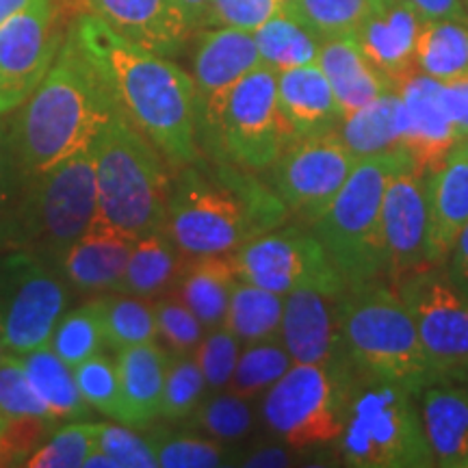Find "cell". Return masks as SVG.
Here are the masks:
<instances>
[{
  "instance_id": "8fae6325",
  "label": "cell",
  "mask_w": 468,
  "mask_h": 468,
  "mask_svg": "<svg viewBox=\"0 0 468 468\" xmlns=\"http://www.w3.org/2000/svg\"><path fill=\"white\" fill-rule=\"evenodd\" d=\"M68 280L33 251L0 250V341L25 356L48 345L68 308Z\"/></svg>"
},
{
  "instance_id": "2e32d148",
  "label": "cell",
  "mask_w": 468,
  "mask_h": 468,
  "mask_svg": "<svg viewBox=\"0 0 468 468\" xmlns=\"http://www.w3.org/2000/svg\"><path fill=\"white\" fill-rule=\"evenodd\" d=\"M430 232V174L414 167L401 169L390 178L382 202V237L386 280H397L427 267Z\"/></svg>"
},
{
  "instance_id": "ac0fdd59",
  "label": "cell",
  "mask_w": 468,
  "mask_h": 468,
  "mask_svg": "<svg viewBox=\"0 0 468 468\" xmlns=\"http://www.w3.org/2000/svg\"><path fill=\"white\" fill-rule=\"evenodd\" d=\"M262 66L254 33L237 28H202L193 44V83L200 124L218 111L226 93L245 74Z\"/></svg>"
},
{
  "instance_id": "1f68e13d",
  "label": "cell",
  "mask_w": 468,
  "mask_h": 468,
  "mask_svg": "<svg viewBox=\"0 0 468 468\" xmlns=\"http://www.w3.org/2000/svg\"><path fill=\"white\" fill-rule=\"evenodd\" d=\"M414 61L419 72L441 83L468 74V20L423 22Z\"/></svg>"
},
{
  "instance_id": "03108f58",
  "label": "cell",
  "mask_w": 468,
  "mask_h": 468,
  "mask_svg": "<svg viewBox=\"0 0 468 468\" xmlns=\"http://www.w3.org/2000/svg\"><path fill=\"white\" fill-rule=\"evenodd\" d=\"M464 5H466V11H468V0H464Z\"/></svg>"
},
{
  "instance_id": "484cf974",
  "label": "cell",
  "mask_w": 468,
  "mask_h": 468,
  "mask_svg": "<svg viewBox=\"0 0 468 468\" xmlns=\"http://www.w3.org/2000/svg\"><path fill=\"white\" fill-rule=\"evenodd\" d=\"M317 66L325 74L343 117L393 90L390 80L365 57L354 33L324 39Z\"/></svg>"
},
{
  "instance_id": "44dd1931",
  "label": "cell",
  "mask_w": 468,
  "mask_h": 468,
  "mask_svg": "<svg viewBox=\"0 0 468 468\" xmlns=\"http://www.w3.org/2000/svg\"><path fill=\"white\" fill-rule=\"evenodd\" d=\"M423 20L399 0H379L376 9L356 28L354 37L378 72L393 90L406 76L417 72V39Z\"/></svg>"
},
{
  "instance_id": "d4e9b609",
  "label": "cell",
  "mask_w": 468,
  "mask_h": 468,
  "mask_svg": "<svg viewBox=\"0 0 468 468\" xmlns=\"http://www.w3.org/2000/svg\"><path fill=\"white\" fill-rule=\"evenodd\" d=\"M133 243L131 237L96 215L83 237L63 256L58 271L79 291H113L124 273Z\"/></svg>"
},
{
  "instance_id": "7dc6e473",
  "label": "cell",
  "mask_w": 468,
  "mask_h": 468,
  "mask_svg": "<svg viewBox=\"0 0 468 468\" xmlns=\"http://www.w3.org/2000/svg\"><path fill=\"white\" fill-rule=\"evenodd\" d=\"M154 317L159 325V336L172 347L174 356L196 354L197 345L204 338V325L191 313V308L178 295L159 297L154 303Z\"/></svg>"
},
{
  "instance_id": "bcb514c9",
  "label": "cell",
  "mask_w": 468,
  "mask_h": 468,
  "mask_svg": "<svg viewBox=\"0 0 468 468\" xmlns=\"http://www.w3.org/2000/svg\"><path fill=\"white\" fill-rule=\"evenodd\" d=\"M156 462L165 468H215L226 466L228 452L221 444L196 436H154L150 438Z\"/></svg>"
},
{
  "instance_id": "e7e4bbea",
  "label": "cell",
  "mask_w": 468,
  "mask_h": 468,
  "mask_svg": "<svg viewBox=\"0 0 468 468\" xmlns=\"http://www.w3.org/2000/svg\"><path fill=\"white\" fill-rule=\"evenodd\" d=\"M280 3H282V5H284V3H289V0H280Z\"/></svg>"
},
{
  "instance_id": "f546056e",
  "label": "cell",
  "mask_w": 468,
  "mask_h": 468,
  "mask_svg": "<svg viewBox=\"0 0 468 468\" xmlns=\"http://www.w3.org/2000/svg\"><path fill=\"white\" fill-rule=\"evenodd\" d=\"M185 256L186 254L176 245L167 228L145 234L133 243L124 273L113 291L137 297L161 295L163 291L176 284L186 262Z\"/></svg>"
},
{
  "instance_id": "9c48e42d",
  "label": "cell",
  "mask_w": 468,
  "mask_h": 468,
  "mask_svg": "<svg viewBox=\"0 0 468 468\" xmlns=\"http://www.w3.org/2000/svg\"><path fill=\"white\" fill-rule=\"evenodd\" d=\"M292 142L278 104V72L262 63L245 74L200 124L202 152L250 172H267Z\"/></svg>"
},
{
  "instance_id": "8d00e7d4",
  "label": "cell",
  "mask_w": 468,
  "mask_h": 468,
  "mask_svg": "<svg viewBox=\"0 0 468 468\" xmlns=\"http://www.w3.org/2000/svg\"><path fill=\"white\" fill-rule=\"evenodd\" d=\"M378 5L379 0H289L282 9L321 39H330L356 33Z\"/></svg>"
},
{
  "instance_id": "d6986e66",
  "label": "cell",
  "mask_w": 468,
  "mask_h": 468,
  "mask_svg": "<svg viewBox=\"0 0 468 468\" xmlns=\"http://www.w3.org/2000/svg\"><path fill=\"white\" fill-rule=\"evenodd\" d=\"M336 297L313 289L286 292L280 338L289 349L292 362L338 365L349 360L343 343Z\"/></svg>"
},
{
  "instance_id": "cb8c5ba5",
  "label": "cell",
  "mask_w": 468,
  "mask_h": 468,
  "mask_svg": "<svg viewBox=\"0 0 468 468\" xmlns=\"http://www.w3.org/2000/svg\"><path fill=\"white\" fill-rule=\"evenodd\" d=\"M419 414L436 466H464L468 460V388L434 379L419 393Z\"/></svg>"
},
{
  "instance_id": "83f0119b",
  "label": "cell",
  "mask_w": 468,
  "mask_h": 468,
  "mask_svg": "<svg viewBox=\"0 0 468 468\" xmlns=\"http://www.w3.org/2000/svg\"><path fill=\"white\" fill-rule=\"evenodd\" d=\"M237 280L230 254L189 256L176 280V291L204 330H213L224 325Z\"/></svg>"
},
{
  "instance_id": "4dcf8cb0",
  "label": "cell",
  "mask_w": 468,
  "mask_h": 468,
  "mask_svg": "<svg viewBox=\"0 0 468 468\" xmlns=\"http://www.w3.org/2000/svg\"><path fill=\"white\" fill-rule=\"evenodd\" d=\"M35 393L42 397L52 419L74 420L87 417V401L80 395L72 367L66 365L48 345L22 356Z\"/></svg>"
},
{
  "instance_id": "836d02e7",
  "label": "cell",
  "mask_w": 468,
  "mask_h": 468,
  "mask_svg": "<svg viewBox=\"0 0 468 468\" xmlns=\"http://www.w3.org/2000/svg\"><path fill=\"white\" fill-rule=\"evenodd\" d=\"M254 39L262 63L276 72L317 63L321 44H324L319 35H314L284 9L269 17L259 31H254Z\"/></svg>"
},
{
  "instance_id": "b9f144b4",
  "label": "cell",
  "mask_w": 468,
  "mask_h": 468,
  "mask_svg": "<svg viewBox=\"0 0 468 468\" xmlns=\"http://www.w3.org/2000/svg\"><path fill=\"white\" fill-rule=\"evenodd\" d=\"M27 178L11 148L9 128L0 117V250L16 248Z\"/></svg>"
},
{
  "instance_id": "9f6ffc18",
  "label": "cell",
  "mask_w": 468,
  "mask_h": 468,
  "mask_svg": "<svg viewBox=\"0 0 468 468\" xmlns=\"http://www.w3.org/2000/svg\"><path fill=\"white\" fill-rule=\"evenodd\" d=\"M22 458L17 455L14 444L9 442V419L0 414V466L22 464Z\"/></svg>"
},
{
  "instance_id": "f907efd6",
  "label": "cell",
  "mask_w": 468,
  "mask_h": 468,
  "mask_svg": "<svg viewBox=\"0 0 468 468\" xmlns=\"http://www.w3.org/2000/svg\"><path fill=\"white\" fill-rule=\"evenodd\" d=\"M442 101L458 139L468 137V74L442 83Z\"/></svg>"
},
{
  "instance_id": "ba28073f",
  "label": "cell",
  "mask_w": 468,
  "mask_h": 468,
  "mask_svg": "<svg viewBox=\"0 0 468 468\" xmlns=\"http://www.w3.org/2000/svg\"><path fill=\"white\" fill-rule=\"evenodd\" d=\"M96 215V165L90 148L42 174L28 176L16 248L33 251L58 269Z\"/></svg>"
},
{
  "instance_id": "91938a15",
  "label": "cell",
  "mask_w": 468,
  "mask_h": 468,
  "mask_svg": "<svg viewBox=\"0 0 468 468\" xmlns=\"http://www.w3.org/2000/svg\"><path fill=\"white\" fill-rule=\"evenodd\" d=\"M76 3H79V0H58V5H61L63 11H66L69 17L76 16Z\"/></svg>"
},
{
  "instance_id": "816d5d0a",
  "label": "cell",
  "mask_w": 468,
  "mask_h": 468,
  "mask_svg": "<svg viewBox=\"0 0 468 468\" xmlns=\"http://www.w3.org/2000/svg\"><path fill=\"white\" fill-rule=\"evenodd\" d=\"M423 22L431 20H468L464 0H399Z\"/></svg>"
},
{
  "instance_id": "d590c367",
  "label": "cell",
  "mask_w": 468,
  "mask_h": 468,
  "mask_svg": "<svg viewBox=\"0 0 468 468\" xmlns=\"http://www.w3.org/2000/svg\"><path fill=\"white\" fill-rule=\"evenodd\" d=\"M292 365L295 362H292L280 335L250 343L239 356L228 390L245 397V399H254V397L267 393Z\"/></svg>"
},
{
  "instance_id": "7a4b0ae2",
  "label": "cell",
  "mask_w": 468,
  "mask_h": 468,
  "mask_svg": "<svg viewBox=\"0 0 468 468\" xmlns=\"http://www.w3.org/2000/svg\"><path fill=\"white\" fill-rule=\"evenodd\" d=\"M289 215L256 172L202 154L176 169L167 232L186 256L234 254L251 239L284 226Z\"/></svg>"
},
{
  "instance_id": "11a10c76",
  "label": "cell",
  "mask_w": 468,
  "mask_h": 468,
  "mask_svg": "<svg viewBox=\"0 0 468 468\" xmlns=\"http://www.w3.org/2000/svg\"><path fill=\"white\" fill-rule=\"evenodd\" d=\"M245 466H289L291 455L280 447H265L251 453L248 460L243 462Z\"/></svg>"
},
{
  "instance_id": "ab89813d",
  "label": "cell",
  "mask_w": 468,
  "mask_h": 468,
  "mask_svg": "<svg viewBox=\"0 0 468 468\" xmlns=\"http://www.w3.org/2000/svg\"><path fill=\"white\" fill-rule=\"evenodd\" d=\"M196 427L219 442H237L254 430V414H251L250 399L228 393H213L202 399L193 412Z\"/></svg>"
},
{
  "instance_id": "7402d4cb",
  "label": "cell",
  "mask_w": 468,
  "mask_h": 468,
  "mask_svg": "<svg viewBox=\"0 0 468 468\" xmlns=\"http://www.w3.org/2000/svg\"><path fill=\"white\" fill-rule=\"evenodd\" d=\"M278 104L292 142L335 133L343 122V111L317 63L280 69Z\"/></svg>"
},
{
  "instance_id": "e0dca14e",
  "label": "cell",
  "mask_w": 468,
  "mask_h": 468,
  "mask_svg": "<svg viewBox=\"0 0 468 468\" xmlns=\"http://www.w3.org/2000/svg\"><path fill=\"white\" fill-rule=\"evenodd\" d=\"M406 109L401 148L419 174H434L460 144L442 101V83L423 72H412L395 87Z\"/></svg>"
},
{
  "instance_id": "52a82bcc",
  "label": "cell",
  "mask_w": 468,
  "mask_h": 468,
  "mask_svg": "<svg viewBox=\"0 0 468 468\" xmlns=\"http://www.w3.org/2000/svg\"><path fill=\"white\" fill-rule=\"evenodd\" d=\"M417 395L384 379L358 378L336 441L343 464L356 468H425L434 455L425 441Z\"/></svg>"
},
{
  "instance_id": "6f0895ef",
  "label": "cell",
  "mask_w": 468,
  "mask_h": 468,
  "mask_svg": "<svg viewBox=\"0 0 468 468\" xmlns=\"http://www.w3.org/2000/svg\"><path fill=\"white\" fill-rule=\"evenodd\" d=\"M27 3L28 0H0V27H3L11 16L25 7Z\"/></svg>"
},
{
  "instance_id": "d6a6232c",
  "label": "cell",
  "mask_w": 468,
  "mask_h": 468,
  "mask_svg": "<svg viewBox=\"0 0 468 468\" xmlns=\"http://www.w3.org/2000/svg\"><path fill=\"white\" fill-rule=\"evenodd\" d=\"M284 314V295L267 291L245 280H237L224 325L243 345L280 335Z\"/></svg>"
},
{
  "instance_id": "681fc988",
  "label": "cell",
  "mask_w": 468,
  "mask_h": 468,
  "mask_svg": "<svg viewBox=\"0 0 468 468\" xmlns=\"http://www.w3.org/2000/svg\"><path fill=\"white\" fill-rule=\"evenodd\" d=\"M98 449H102L104 453L117 460L120 468L159 466L150 438L139 436L137 431L122 425L98 423Z\"/></svg>"
},
{
  "instance_id": "603a6c76",
  "label": "cell",
  "mask_w": 468,
  "mask_h": 468,
  "mask_svg": "<svg viewBox=\"0 0 468 468\" xmlns=\"http://www.w3.org/2000/svg\"><path fill=\"white\" fill-rule=\"evenodd\" d=\"M468 226V154L455 145L447 161L430 174V232L427 262L444 267L455 241Z\"/></svg>"
},
{
  "instance_id": "30bf717a",
  "label": "cell",
  "mask_w": 468,
  "mask_h": 468,
  "mask_svg": "<svg viewBox=\"0 0 468 468\" xmlns=\"http://www.w3.org/2000/svg\"><path fill=\"white\" fill-rule=\"evenodd\" d=\"M360 373L349 360L338 365L295 362L262 401V420L292 449L336 444Z\"/></svg>"
},
{
  "instance_id": "4fadbf2b",
  "label": "cell",
  "mask_w": 468,
  "mask_h": 468,
  "mask_svg": "<svg viewBox=\"0 0 468 468\" xmlns=\"http://www.w3.org/2000/svg\"><path fill=\"white\" fill-rule=\"evenodd\" d=\"M69 20L58 0H28L0 27V117L37 90L66 42Z\"/></svg>"
},
{
  "instance_id": "5b68a950",
  "label": "cell",
  "mask_w": 468,
  "mask_h": 468,
  "mask_svg": "<svg viewBox=\"0 0 468 468\" xmlns=\"http://www.w3.org/2000/svg\"><path fill=\"white\" fill-rule=\"evenodd\" d=\"M91 152L98 215L133 241L165 230L172 167L154 144L117 111L98 133Z\"/></svg>"
},
{
  "instance_id": "e575fe53",
  "label": "cell",
  "mask_w": 468,
  "mask_h": 468,
  "mask_svg": "<svg viewBox=\"0 0 468 468\" xmlns=\"http://www.w3.org/2000/svg\"><path fill=\"white\" fill-rule=\"evenodd\" d=\"M102 321L104 345L113 351H122L134 345L156 341L159 325H156L154 308L148 306L137 295H109L93 300Z\"/></svg>"
},
{
  "instance_id": "f1b7e54d",
  "label": "cell",
  "mask_w": 468,
  "mask_h": 468,
  "mask_svg": "<svg viewBox=\"0 0 468 468\" xmlns=\"http://www.w3.org/2000/svg\"><path fill=\"white\" fill-rule=\"evenodd\" d=\"M338 134L358 161L401 148L406 134V109L401 96L390 90L367 107L345 115Z\"/></svg>"
},
{
  "instance_id": "f35d334b",
  "label": "cell",
  "mask_w": 468,
  "mask_h": 468,
  "mask_svg": "<svg viewBox=\"0 0 468 468\" xmlns=\"http://www.w3.org/2000/svg\"><path fill=\"white\" fill-rule=\"evenodd\" d=\"M72 371L76 386H79L87 406L128 425V408L124 393H122L120 371H117L115 360H111L109 356L93 354L91 358L72 367Z\"/></svg>"
},
{
  "instance_id": "be15d7a7",
  "label": "cell",
  "mask_w": 468,
  "mask_h": 468,
  "mask_svg": "<svg viewBox=\"0 0 468 468\" xmlns=\"http://www.w3.org/2000/svg\"><path fill=\"white\" fill-rule=\"evenodd\" d=\"M462 468H468V460H466V462H464V466H462Z\"/></svg>"
},
{
  "instance_id": "6125c7cd",
  "label": "cell",
  "mask_w": 468,
  "mask_h": 468,
  "mask_svg": "<svg viewBox=\"0 0 468 468\" xmlns=\"http://www.w3.org/2000/svg\"><path fill=\"white\" fill-rule=\"evenodd\" d=\"M7 354V349H5V345H3V341H0V360H3V356Z\"/></svg>"
},
{
  "instance_id": "5bb4252c",
  "label": "cell",
  "mask_w": 468,
  "mask_h": 468,
  "mask_svg": "<svg viewBox=\"0 0 468 468\" xmlns=\"http://www.w3.org/2000/svg\"><path fill=\"white\" fill-rule=\"evenodd\" d=\"M412 314L436 379L452 378L468 362V295L444 267H420L393 282Z\"/></svg>"
},
{
  "instance_id": "7bdbcfd3",
  "label": "cell",
  "mask_w": 468,
  "mask_h": 468,
  "mask_svg": "<svg viewBox=\"0 0 468 468\" xmlns=\"http://www.w3.org/2000/svg\"><path fill=\"white\" fill-rule=\"evenodd\" d=\"M0 414L5 419H46L57 423L42 397L35 393L22 356L5 354L0 360Z\"/></svg>"
},
{
  "instance_id": "9a60e30c",
  "label": "cell",
  "mask_w": 468,
  "mask_h": 468,
  "mask_svg": "<svg viewBox=\"0 0 468 468\" xmlns=\"http://www.w3.org/2000/svg\"><path fill=\"white\" fill-rule=\"evenodd\" d=\"M358 159L351 154L338 131L297 139L286 145L276 163L267 169L269 185L289 213L313 226L343 189Z\"/></svg>"
},
{
  "instance_id": "c3c4849f",
  "label": "cell",
  "mask_w": 468,
  "mask_h": 468,
  "mask_svg": "<svg viewBox=\"0 0 468 468\" xmlns=\"http://www.w3.org/2000/svg\"><path fill=\"white\" fill-rule=\"evenodd\" d=\"M280 11V0H213L204 16L202 28H237L254 33Z\"/></svg>"
},
{
  "instance_id": "f6af8a7d",
  "label": "cell",
  "mask_w": 468,
  "mask_h": 468,
  "mask_svg": "<svg viewBox=\"0 0 468 468\" xmlns=\"http://www.w3.org/2000/svg\"><path fill=\"white\" fill-rule=\"evenodd\" d=\"M241 341L228 330L226 325L213 327L202 338L196 349V360L202 368L207 388L213 393L228 388L234 368H237L239 356H241Z\"/></svg>"
},
{
  "instance_id": "ee69618b",
  "label": "cell",
  "mask_w": 468,
  "mask_h": 468,
  "mask_svg": "<svg viewBox=\"0 0 468 468\" xmlns=\"http://www.w3.org/2000/svg\"><path fill=\"white\" fill-rule=\"evenodd\" d=\"M98 447V423L68 425L52 434L46 444L28 455L25 466L31 468H76L83 466Z\"/></svg>"
},
{
  "instance_id": "74e56055",
  "label": "cell",
  "mask_w": 468,
  "mask_h": 468,
  "mask_svg": "<svg viewBox=\"0 0 468 468\" xmlns=\"http://www.w3.org/2000/svg\"><path fill=\"white\" fill-rule=\"evenodd\" d=\"M102 345V321L93 302L63 314L48 341V347L69 367L91 358L93 354H101Z\"/></svg>"
},
{
  "instance_id": "6da1fadb",
  "label": "cell",
  "mask_w": 468,
  "mask_h": 468,
  "mask_svg": "<svg viewBox=\"0 0 468 468\" xmlns=\"http://www.w3.org/2000/svg\"><path fill=\"white\" fill-rule=\"evenodd\" d=\"M69 35L96 63L117 107L154 144L172 169L204 154L193 76L156 52L126 42L93 14H79Z\"/></svg>"
},
{
  "instance_id": "3957f363",
  "label": "cell",
  "mask_w": 468,
  "mask_h": 468,
  "mask_svg": "<svg viewBox=\"0 0 468 468\" xmlns=\"http://www.w3.org/2000/svg\"><path fill=\"white\" fill-rule=\"evenodd\" d=\"M117 111L101 69L68 28L48 74L7 124L17 165L35 176L87 152Z\"/></svg>"
},
{
  "instance_id": "db71d44e",
  "label": "cell",
  "mask_w": 468,
  "mask_h": 468,
  "mask_svg": "<svg viewBox=\"0 0 468 468\" xmlns=\"http://www.w3.org/2000/svg\"><path fill=\"white\" fill-rule=\"evenodd\" d=\"M210 3H213V0H174L176 9L180 11V16H183L185 25L189 27L191 33L200 31L202 28L204 16H207Z\"/></svg>"
},
{
  "instance_id": "ffe728a7",
  "label": "cell",
  "mask_w": 468,
  "mask_h": 468,
  "mask_svg": "<svg viewBox=\"0 0 468 468\" xmlns=\"http://www.w3.org/2000/svg\"><path fill=\"white\" fill-rule=\"evenodd\" d=\"M93 14L139 48L172 57L189 39V27L174 0H79L76 16Z\"/></svg>"
},
{
  "instance_id": "277c9868",
  "label": "cell",
  "mask_w": 468,
  "mask_h": 468,
  "mask_svg": "<svg viewBox=\"0 0 468 468\" xmlns=\"http://www.w3.org/2000/svg\"><path fill=\"white\" fill-rule=\"evenodd\" d=\"M336 306L345 351L362 378L384 379L417 397L434 382L412 314L388 280L347 286Z\"/></svg>"
},
{
  "instance_id": "94428289",
  "label": "cell",
  "mask_w": 468,
  "mask_h": 468,
  "mask_svg": "<svg viewBox=\"0 0 468 468\" xmlns=\"http://www.w3.org/2000/svg\"><path fill=\"white\" fill-rule=\"evenodd\" d=\"M458 145H460V148H462V150H464V152H466V154H468V137H466V139H462V142H460Z\"/></svg>"
},
{
  "instance_id": "4316f807",
  "label": "cell",
  "mask_w": 468,
  "mask_h": 468,
  "mask_svg": "<svg viewBox=\"0 0 468 468\" xmlns=\"http://www.w3.org/2000/svg\"><path fill=\"white\" fill-rule=\"evenodd\" d=\"M169 360L172 354L156 341L117 351L115 362L128 408V425L148 427L161 417Z\"/></svg>"
},
{
  "instance_id": "f5cc1de1",
  "label": "cell",
  "mask_w": 468,
  "mask_h": 468,
  "mask_svg": "<svg viewBox=\"0 0 468 468\" xmlns=\"http://www.w3.org/2000/svg\"><path fill=\"white\" fill-rule=\"evenodd\" d=\"M444 271L452 278V282L468 295V226L462 230L452 254L444 262Z\"/></svg>"
},
{
  "instance_id": "60d3db41",
  "label": "cell",
  "mask_w": 468,
  "mask_h": 468,
  "mask_svg": "<svg viewBox=\"0 0 468 468\" xmlns=\"http://www.w3.org/2000/svg\"><path fill=\"white\" fill-rule=\"evenodd\" d=\"M202 368L193 354L172 356L165 378V390H163L161 417L169 420H183L193 417L197 406L204 399Z\"/></svg>"
},
{
  "instance_id": "8992f818",
  "label": "cell",
  "mask_w": 468,
  "mask_h": 468,
  "mask_svg": "<svg viewBox=\"0 0 468 468\" xmlns=\"http://www.w3.org/2000/svg\"><path fill=\"white\" fill-rule=\"evenodd\" d=\"M408 167L414 165L403 148L360 159L313 224V232L347 286L386 278L382 202L390 178Z\"/></svg>"
},
{
  "instance_id": "7c38bea8",
  "label": "cell",
  "mask_w": 468,
  "mask_h": 468,
  "mask_svg": "<svg viewBox=\"0 0 468 468\" xmlns=\"http://www.w3.org/2000/svg\"><path fill=\"white\" fill-rule=\"evenodd\" d=\"M230 259L239 280L280 295L297 289L341 295L347 289L317 234L302 226H280L261 234L241 245Z\"/></svg>"
},
{
  "instance_id": "680465c9",
  "label": "cell",
  "mask_w": 468,
  "mask_h": 468,
  "mask_svg": "<svg viewBox=\"0 0 468 468\" xmlns=\"http://www.w3.org/2000/svg\"><path fill=\"white\" fill-rule=\"evenodd\" d=\"M444 379H453V382H460V384H464L466 388H468V362L464 367L460 368V371H455L452 378H444Z\"/></svg>"
}]
</instances>
